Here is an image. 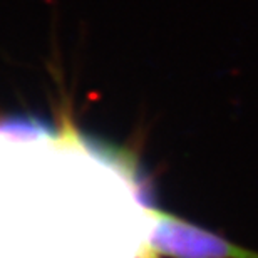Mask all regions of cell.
<instances>
[{"mask_svg": "<svg viewBox=\"0 0 258 258\" xmlns=\"http://www.w3.org/2000/svg\"><path fill=\"white\" fill-rule=\"evenodd\" d=\"M179 258H258L253 251H246L238 246L216 240L211 235L188 226L178 243Z\"/></svg>", "mask_w": 258, "mask_h": 258, "instance_id": "1", "label": "cell"}]
</instances>
